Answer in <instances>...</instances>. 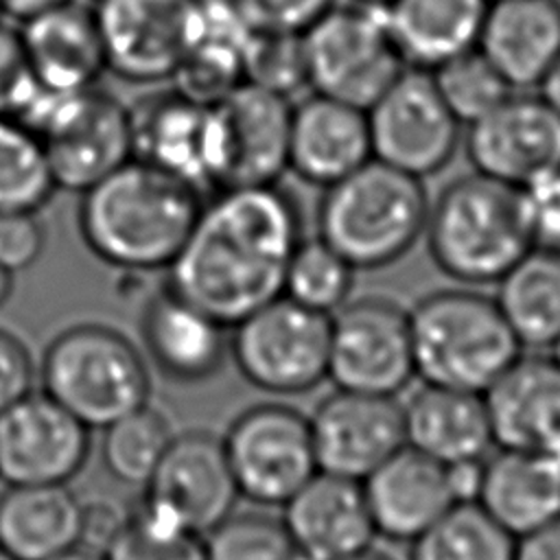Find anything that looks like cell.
Here are the masks:
<instances>
[{"mask_svg":"<svg viewBox=\"0 0 560 560\" xmlns=\"http://www.w3.org/2000/svg\"><path fill=\"white\" fill-rule=\"evenodd\" d=\"M282 523L311 560H343L376 536L363 483L317 470L284 505Z\"/></svg>","mask_w":560,"mask_h":560,"instance_id":"22","label":"cell"},{"mask_svg":"<svg viewBox=\"0 0 560 560\" xmlns=\"http://www.w3.org/2000/svg\"><path fill=\"white\" fill-rule=\"evenodd\" d=\"M201 206L199 190L131 158L81 192L79 232L88 249L112 267L168 269Z\"/></svg>","mask_w":560,"mask_h":560,"instance_id":"2","label":"cell"},{"mask_svg":"<svg viewBox=\"0 0 560 560\" xmlns=\"http://www.w3.org/2000/svg\"><path fill=\"white\" fill-rule=\"evenodd\" d=\"M243 83L287 98L306 85L302 35L252 33L243 55Z\"/></svg>","mask_w":560,"mask_h":560,"instance_id":"40","label":"cell"},{"mask_svg":"<svg viewBox=\"0 0 560 560\" xmlns=\"http://www.w3.org/2000/svg\"><path fill=\"white\" fill-rule=\"evenodd\" d=\"M94 15L107 70L131 83H160L188 52L195 0H98Z\"/></svg>","mask_w":560,"mask_h":560,"instance_id":"15","label":"cell"},{"mask_svg":"<svg viewBox=\"0 0 560 560\" xmlns=\"http://www.w3.org/2000/svg\"><path fill=\"white\" fill-rule=\"evenodd\" d=\"M20 37L31 72L44 88L88 90L107 70L94 9L74 0L22 22Z\"/></svg>","mask_w":560,"mask_h":560,"instance_id":"27","label":"cell"},{"mask_svg":"<svg viewBox=\"0 0 560 560\" xmlns=\"http://www.w3.org/2000/svg\"><path fill=\"white\" fill-rule=\"evenodd\" d=\"M33 378L31 352L13 332L0 328V413L31 394Z\"/></svg>","mask_w":560,"mask_h":560,"instance_id":"45","label":"cell"},{"mask_svg":"<svg viewBox=\"0 0 560 560\" xmlns=\"http://www.w3.org/2000/svg\"><path fill=\"white\" fill-rule=\"evenodd\" d=\"M317 470L363 481L405 446L402 402L335 389L308 416Z\"/></svg>","mask_w":560,"mask_h":560,"instance_id":"18","label":"cell"},{"mask_svg":"<svg viewBox=\"0 0 560 560\" xmlns=\"http://www.w3.org/2000/svg\"><path fill=\"white\" fill-rule=\"evenodd\" d=\"M44 394L88 429H105L149 402V370L138 348L103 324L61 330L42 359Z\"/></svg>","mask_w":560,"mask_h":560,"instance_id":"6","label":"cell"},{"mask_svg":"<svg viewBox=\"0 0 560 560\" xmlns=\"http://www.w3.org/2000/svg\"><path fill=\"white\" fill-rule=\"evenodd\" d=\"M376 536L413 542L459 501L448 466L402 446L363 481Z\"/></svg>","mask_w":560,"mask_h":560,"instance_id":"20","label":"cell"},{"mask_svg":"<svg viewBox=\"0 0 560 560\" xmlns=\"http://www.w3.org/2000/svg\"><path fill=\"white\" fill-rule=\"evenodd\" d=\"M302 238L300 208L278 184L217 190L166 269V289L234 328L282 295Z\"/></svg>","mask_w":560,"mask_h":560,"instance_id":"1","label":"cell"},{"mask_svg":"<svg viewBox=\"0 0 560 560\" xmlns=\"http://www.w3.org/2000/svg\"><path fill=\"white\" fill-rule=\"evenodd\" d=\"M88 453L90 429L44 392L0 413V479L7 486L68 483Z\"/></svg>","mask_w":560,"mask_h":560,"instance_id":"17","label":"cell"},{"mask_svg":"<svg viewBox=\"0 0 560 560\" xmlns=\"http://www.w3.org/2000/svg\"><path fill=\"white\" fill-rule=\"evenodd\" d=\"M516 190L532 245L560 249V164Z\"/></svg>","mask_w":560,"mask_h":560,"instance_id":"41","label":"cell"},{"mask_svg":"<svg viewBox=\"0 0 560 560\" xmlns=\"http://www.w3.org/2000/svg\"><path fill=\"white\" fill-rule=\"evenodd\" d=\"M370 160L365 109L315 92L293 105L289 171L302 182L328 188Z\"/></svg>","mask_w":560,"mask_h":560,"instance_id":"23","label":"cell"},{"mask_svg":"<svg viewBox=\"0 0 560 560\" xmlns=\"http://www.w3.org/2000/svg\"><path fill=\"white\" fill-rule=\"evenodd\" d=\"M514 560H560V518L516 538Z\"/></svg>","mask_w":560,"mask_h":560,"instance_id":"47","label":"cell"},{"mask_svg":"<svg viewBox=\"0 0 560 560\" xmlns=\"http://www.w3.org/2000/svg\"><path fill=\"white\" fill-rule=\"evenodd\" d=\"M44 144L57 188L85 192L133 158L131 118L109 92H61L37 83L15 116Z\"/></svg>","mask_w":560,"mask_h":560,"instance_id":"7","label":"cell"},{"mask_svg":"<svg viewBox=\"0 0 560 560\" xmlns=\"http://www.w3.org/2000/svg\"><path fill=\"white\" fill-rule=\"evenodd\" d=\"M46 245L35 212H0V265L11 273L33 267Z\"/></svg>","mask_w":560,"mask_h":560,"instance_id":"44","label":"cell"},{"mask_svg":"<svg viewBox=\"0 0 560 560\" xmlns=\"http://www.w3.org/2000/svg\"><path fill=\"white\" fill-rule=\"evenodd\" d=\"M35 88L20 31L0 24V116L15 118Z\"/></svg>","mask_w":560,"mask_h":560,"instance_id":"43","label":"cell"},{"mask_svg":"<svg viewBox=\"0 0 560 560\" xmlns=\"http://www.w3.org/2000/svg\"><path fill=\"white\" fill-rule=\"evenodd\" d=\"M490 0H387L392 42L407 68L438 66L477 48Z\"/></svg>","mask_w":560,"mask_h":560,"instance_id":"29","label":"cell"},{"mask_svg":"<svg viewBox=\"0 0 560 560\" xmlns=\"http://www.w3.org/2000/svg\"><path fill=\"white\" fill-rule=\"evenodd\" d=\"M129 118L136 160L186 182L201 195L221 188L223 142L217 105L166 90L129 107Z\"/></svg>","mask_w":560,"mask_h":560,"instance_id":"14","label":"cell"},{"mask_svg":"<svg viewBox=\"0 0 560 560\" xmlns=\"http://www.w3.org/2000/svg\"><path fill=\"white\" fill-rule=\"evenodd\" d=\"M416 378L483 394L521 354L494 298L475 287L440 289L409 308Z\"/></svg>","mask_w":560,"mask_h":560,"instance_id":"5","label":"cell"},{"mask_svg":"<svg viewBox=\"0 0 560 560\" xmlns=\"http://www.w3.org/2000/svg\"><path fill=\"white\" fill-rule=\"evenodd\" d=\"M551 107L553 112L560 116V57L556 59V63L551 66V70L545 74V79L540 81L538 90H536Z\"/></svg>","mask_w":560,"mask_h":560,"instance_id":"49","label":"cell"},{"mask_svg":"<svg viewBox=\"0 0 560 560\" xmlns=\"http://www.w3.org/2000/svg\"><path fill=\"white\" fill-rule=\"evenodd\" d=\"M413 378L407 308L385 295H365L330 315L328 381L337 389L398 398Z\"/></svg>","mask_w":560,"mask_h":560,"instance_id":"10","label":"cell"},{"mask_svg":"<svg viewBox=\"0 0 560 560\" xmlns=\"http://www.w3.org/2000/svg\"><path fill=\"white\" fill-rule=\"evenodd\" d=\"M357 2H370V4H383L387 0H357Z\"/></svg>","mask_w":560,"mask_h":560,"instance_id":"55","label":"cell"},{"mask_svg":"<svg viewBox=\"0 0 560 560\" xmlns=\"http://www.w3.org/2000/svg\"><path fill=\"white\" fill-rule=\"evenodd\" d=\"M330 315L280 295L234 326L232 359L243 378L273 396H295L328 378Z\"/></svg>","mask_w":560,"mask_h":560,"instance_id":"9","label":"cell"},{"mask_svg":"<svg viewBox=\"0 0 560 560\" xmlns=\"http://www.w3.org/2000/svg\"><path fill=\"white\" fill-rule=\"evenodd\" d=\"M223 142L221 188L278 184L289 171L293 103L276 92L241 83L217 103Z\"/></svg>","mask_w":560,"mask_h":560,"instance_id":"19","label":"cell"},{"mask_svg":"<svg viewBox=\"0 0 560 560\" xmlns=\"http://www.w3.org/2000/svg\"><path fill=\"white\" fill-rule=\"evenodd\" d=\"M306 85L368 109L407 68L392 42L383 4L335 2L304 35Z\"/></svg>","mask_w":560,"mask_h":560,"instance_id":"8","label":"cell"},{"mask_svg":"<svg viewBox=\"0 0 560 560\" xmlns=\"http://www.w3.org/2000/svg\"><path fill=\"white\" fill-rule=\"evenodd\" d=\"M365 114L372 158L422 182L446 168L462 144L464 127L427 70L405 68Z\"/></svg>","mask_w":560,"mask_h":560,"instance_id":"12","label":"cell"},{"mask_svg":"<svg viewBox=\"0 0 560 560\" xmlns=\"http://www.w3.org/2000/svg\"><path fill=\"white\" fill-rule=\"evenodd\" d=\"M140 337L151 363L175 383L212 378L230 348L225 326L171 289L147 302L140 315Z\"/></svg>","mask_w":560,"mask_h":560,"instance_id":"26","label":"cell"},{"mask_svg":"<svg viewBox=\"0 0 560 560\" xmlns=\"http://www.w3.org/2000/svg\"><path fill=\"white\" fill-rule=\"evenodd\" d=\"M462 142L475 173L521 188L560 164V116L538 92L514 90Z\"/></svg>","mask_w":560,"mask_h":560,"instance_id":"16","label":"cell"},{"mask_svg":"<svg viewBox=\"0 0 560 560\" xmlns=\"http://www.w3.org/2000/svg\"><path fill=\"white\" fill-rule=\"evenodd\" d=\"M105 560H208L203 536L171 527L136 508L105 549Z\"/></svg>","mask_w":560,"mask_h":560,"instance_id":"39","label":"cell"},{"mask_svg":"<svg viewBox=\"0 0 560 560\" xmlns=\"http://www.w3.org/2000/svg\"><path fill=\"white\" fill-rule=\"evenodd\" d=\"M203 540L208 560H311L282 518L258 512H232Z\"/></svg>","mask_w":560,"mask_h":560,"instance_id":"38","label":"cell"},{"mask_svg":"<svg viewBox=\"0 0 560 560\" xmlns=\"http://www.w3.org/2000/svg\"><path fill=\"white\" fill-rule=\"evenodd\" d=\"M50 560H105V553L94 551V549L83 547V545H77V547H72V549L50 558Z\"/></svg>","mask_w":560,"mask_h":560,"instance_id":"50","label":"cell"},{"mask_svg":"<svg viewBox=\"0 0 560 560\" xmlns=\"http://www.w3.org/2000/svg\"><path fill=\"white\" fill-rule=\"evenodd\" d=\"M477 48L512 90H538L560 57V0H490Z\"/></svg>","mask_w":560,"mask_h":560,"instance_id":"25","label":"cell"},{"mask_svg":"<svg viewBox=\"0 0 560 560\" xmlns=\"http://www.w3.org/2000/svg\"><path fill=\"white\" fill-rule=\"evenodd\" d=\"M238 497L223 440L190 431L173 438L138 508L160 523L206 536L234 512Z\"/></svg>","mask_w":560,"mask_h":560,"instance_id":"13","label":"cell"},{"mask_svg":"<svg viewBox=\"0 0 560 560\" xmlns=\"http://www.w3.org/2000/svg\"><path fill=\"white\" fill-rule=\"evenodd\" d=\"M0 560H15L11 553H7L2 547H0Z\"/></svg>","mask_w":560,"mask_h":560,"instance_id":"54","label":"cell"},{"mask_svg":"<svg viewBox=\"0 0 560 560\" xmlns=\"http://www.w3.org/2000/svg\"><path fill=\"white\" fill-rule=\"evenodd\" d=\"M405 444L444 464L486 459L494 448L483 394L424 385L402 402Z\"/></svg>","mask_w":560,"mask_h":560,"instance_id":"28","label":"cell"},{"mask_svg":"<svg viewBox=\"0 0 560 560\" xmlns=\"http://www.w3.org/2000/svg\"><path fill=\"white\" fill-rule=\"evenodd\" d=\"M83 503L68 488L7 486L0 494V547L15 560H50L81 542Z\"/></svg>","mask_w":560,"mask_h":560,"instance_id":"31","label":"cell"},{"mask_svg":"<svg viewBox=\"0 0 560 560\" xmlns=\"http://www.w3.org/2000/svg\"><path fill=\"white\" fill-rule=\"evenodd\" d=\"M57 184L42 140L11 116H0V212H37Z\"/></svg>","mask_w":560,"mask_h":560,"instance_id":"35","label":"cell"},{"mask_svg":"<svg viewBox=\"0 0 560 560\" xmlns=\"http://www.w3.org/2000/svg\"><path fill=\"white\" fill-rule=\"evenodd\" d=\"M254 33L304 35L337 0H232Z\"/></svg>","mask_w":560,"mask_h":560,"instance_id":"42","label":"cell"},{"mask_svg":"<svg viewBox=\"0 0 560 560\" xmlns=\"http://www.w3.org/2000/svg\"><path fill=\"white\" fill-rule=\"evenodd\" d=\"M125 516L109 503H83V523H81V542L94 551L105 553L109 540L122 525Z\"/></svg>","mask_w":560,"mask_h":560,"instance_id":"46","label":"cell"},{"mask_svg":"<svg viewBox=\"0 0 560 560\" xmlns=\"http://www.w3.org/2000/svg\"><path fill=\"white\" fill-rule=\"evenodd\" d=\"M343 560H394V558H389L387 553L376 551L374 547H370V549H365V551H361V553H354V556H350V558H343Z\"/></svg>","mask_w":560,"mask_h":560,"instance_id":"52","label":"cell"},{"mask_svg":"<svg viewBox=\"0 0 560 560\" xmlns=\"http://www.w3.org/2000/svg\"><path fill=\"white\" fill-rule=\"evenodd\" d=\"M354 276L357 269L319 236L302 238L289 260L282 295L322 315H332L352 298Z\"/></svg>","mask_w":560,"mask_h":560,"instance_id":"36","label":"cell"},{"mask_svg":"<svg viewBox=\"0 0 560 560\" xmlns=\"http://www.w3.org/2000/svg\"><path fill=\"white\" fill-rule=\"evenodd\" d=\"M63 2L68 0H0V13H7L20 22H26Z\"/></svg>","mask_w":560,"mask_h":560,"instance_id":"48","label":"cell"},{"mask_svg":"<svg viewBox=\"0 0 560 560\" xmlns=\"http://www.w3.org/2000/svg\"><path fill=\"white\" fill-rule=\"evenodd\" d=\"M94 2H98V0H94Z\"/></svg>","mask_w":560,"mask_h":560,"instance_id":"56","label":"cell"},{"mask_svg":"<svg viewBox=\"0 0 560 560\" xmlns=\"http://www.w3.org/2000/svg\"><path fill=\"white\" fill-rule=\"evenodd\" d=\"M13 276H15V273H11L9 269H4V267L0 265V308L7 304V300H9L11 293H13Z\"/></svg>","mask_w":560,"mask_h":560,"instance_id":"51","label":"cell"},{"mask_svg":"<svg viewBox=\"0 0 560 560\" xmlns=\"http://www.w3.org/2000/svg\"><path fill=\"white\" fill-rule=\"evenodd\" d=\"M514 542L475 501L457 503L420 534L407 560H514Z\"/></svg>","mask_w":560,"mask_h":560,"instance_id":"33","label":"cell"},{"mask_svg":"<svg viewBox=\"0 0 560 560\" xmlns=\"http://www.w3.org/2000/svg\"><path fill=\"white\" fill-rule=\"evenodd\" d=\"M252 28L232 0H195V28L188 52L173 74V90L217 105L243 83V55Z\"/></svg>","mask_w":560,"mask_h":560,"instance_id":"30","label":"cell"},{"mask_svg":"<svg viewBox=\"0 0 560 560\" xmlns=\"http://www.w3.org/2000/svg\"><path fill=\"white\" fill-rule=\"evenodd\" d=\"M497 448L560 455V365L521 354L483 392Z\"/></svg>","mask_w":560,"mask_h":560,"instance_id":"21","label":"cell"},{"mask_svg":"<svg viewBox=\"0 0 560 560\" xmlns=\"http://www.w3.org/2000/svg\"><path fill=\"white\" fill-rule=\"evenodd\" d=\"M475 503L512 538L560 518V455L490 451L481 462Z\"/></svg>","mask_w":560,"mask_h":560,"instance_id":"24","label":"cell"},{"mask_svg":"<svg viewBox=\"0 0 560 560\" xmlns=\"http://www.w3.org/2000/svg\"><path fill=\"white\" fill-rule=\"evenodd\" d=\"M431 79L462 127L472 125L514 92L479 48L438 66Z\"/></svg>","mask_w":560,"mask_h":560,"instance_id":"37","label":"cell"},{"mask_svg":"<svg viewBox=\"0 0 560 560\" xmlns=\"http://www.w3.org/2000/svg\"><path fill=\"white\" fill-rule=\"evenodd\" d=\"M422 238L435 267L464 287L497 284L534 247L518 190L475 171L435 195Z\"/></svg>","mask_w":560,"mask_h":560,"instance_id":"4","label":"cell"},{"mask_svg":"<svg viewBox=\"0 0 560 560\" xmlns=\"http://www.w3.org/2000/svg\"><path fill=\"white\" fill-rule=\"evenodd\" d=\"M223 448L238 494L262 508H282L315 472L308 416L282 402L238 413Z\"/></svg>","mask_w":560,"mask_h":560,"instance_id":"11","label":"cell"},{"mask_svg":"<svg viewBox=\"0 0 560 560\" xmlns=\"http://www.w3.org/2000/svg\"><path fill=\"white\" fill-rule=\"evenodd\" d=\"M494 302L521 348L551 350L560 337V249L529 247L497 282Z\"/></svg>","mask_w":560,"mask_h":560,"instance_id":"32","label":"cell"},{"mask_svg":"<svg viewBox=\"0 0 560 560\" xmlns=\"http://www.w3.org/2000/svg\"><path fill=\"white\" fill-rule=\"evenodd\" d=\"M429 203L422 179L372 158L324 188L317 236L357 271L383 269L424 236Z\"/></svg>","mask_w":560,"mask_h":560,"instance_id":"3","label":"cell"},{"mask_svg":"<svg viewBox=\"0 0 560 560\" xmlns=\"http://www.w3.org/2000/svg\"><path fill=\"white\" fill-rule=\"evenodd\" d=\"M551 359L560 365V337H558V341L551 346Z\"/></svg>","mask_w":560,"mask_h":560,"instance_id":"53","label":"cell"},{"mask_svg":"<svg viewBox=\"0 0 560 560\" xmlns=\"http://www.w3.org/2000/svg\"><path fill=\"white\" fill-rule=\"evenodd\" d=\"M103 431L101 457L105 470L125 486H144L175 438L171 422L149 402Z\"/></svg>","mask_w":560,"mask_h":560,"instance_id":"34","label":"cell"}]
</instances>
